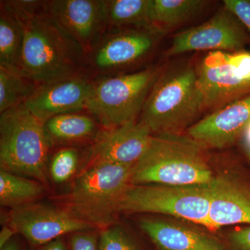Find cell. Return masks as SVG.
<instances>
[{"label":"cell","mask_w":250,"mask_h":250,"mask_svg":"<svg viewBox=\"0 0 250 250\" xmlns=\"http://www.w3.org/2000/svg\"><path fill=\"white\" fill-rule=\"evenodd\" d=\"M215 176L205 148L187 134H155L134 166L131 184L210 185Z\"/></svg>","instance_id":"1"},{"label":"cell","mask_w":250,"mask_h":250,"mask_svg":"<svg viewBox=\"0 0 250 250\" xmlns=\"http://www.w3.org/2000/svg\"><path fill=\"white\" fill-rule=\"evenodd\" d=\"M19 70L39 85L81 75L86 54L48 13L22 24Z\"/></svg>","instance_id":"2"},{"label":"cell","mask_w":250,"mask_h":250,"mask_svg":"<svg viewBox=\"0 0 250 250\" xmlns=\"http://www.w3.org/2000/svg\"><path fill=\"white\" fill-rule=\"evenodd\" d=\"M202 111L196 69H170L161 73L149 91L140 121L153 135L180 134Z\"/></svg>","instance_id":"3"},{"label":"cell","mask_w":250,"mask_h":250,"mask_svg":"<svg viewBox=\"0 0 250 250\" xmlns=\"http://www.w3.org/2000/svg\"><path fill=\"white\" fill-rule=\"evenodd\" d=\"M52 143L45 123L24 104L0 113V167L48 186Z\"/></svg>","instance_id":"4"},{"label":"cell","mask_w":250,"mask_h":250,"mask_svg":"<svg viewBox=\"0 0 250 250\" xmlns=\"http://www.w3.org/2000/svg\"><path fill=\"white\" fill-rule=\"evenodd\" d=\"M134 166L101 164L82 171L62 207L95 228L114 225L122 199L132 185Z\"/></svg>","instance_id":"5"},{"label":"cell","mask_w":250,"mask_h":250,"mask_svg":"<svg viewBox=\"0 0 250 250\" xmlns=\"http://www.w3.org/2000/svg\"><path fill=\"white\" fill-rule=\"evenodd\" d=\"M160 74L149 68L93 82L85 109L103 129L136 122Z\"/></svg>","instance_id":"6"},{"label":"cell","mask_w":250,"mask_h":250,"mask_svg":"<svg viewBox=\"0 0 250 250\" xmlns=\"http://www.w3.org/2000/svg\"><path fill=\"white\" fill-rule=\"evenodd\" d=\"M210 185H131L119 212L167 215L208 228Z\"/></svg>","instance_id":"7"},{"label":"cell","mask_w":250,"mask_h":250,"mask_svg":"<svg viewBox=\"0 0 250 250\" xmlns=\"http://www.w3.org/2000/svg\"><path fill=\"white\" fill-rule=\"evenodd\" d=\"M196 72L203 113H212L250 95V51L209 52Z\"/></svg>","instance_id":"8"},{"label":"cell","mask_w":250,"mask_h":250,"mask_svg":"<svg viewBox=\"0 0 250 250\" xmlns=\"http://www.w3.org/2000/svg\"><path fill=\"white\" fill-rule=\"evenodd\" d=\"M250 43L246 27L224 7L207 22L176 35L166 54L172 57L191 51L238 52Z\"/></svg>","instance_id":"9"},{"label":"cell","mask_w":250,"mask_h":250,"mask_svg":"<svg viewBox=\"0 0 250 250\" xmlns=\"http://www.w3.org/2000/svg\"><path fill=\"white\" fill-rule=\"evenodd\" d=\"M9 226L34 246L47 244L67 233L95 228L65 207L37 203L12 209Z\"/></svg>","instance_id":"10"},{"label":"cell","mask_w":250,"mask_h":250,"mask_svg":"<svg viewBox=\"0 0 250 250\" xmlns=\"http://www.w3.org/2000/svg\"><path fill=\"white\" fill-rule=\"evenodd\" d=\"M47 13L89 55L107 27L103 0H51Z\"/></svg>","instance_id":"11"},{"label":"cell","mask_w":250,"mask_h":250,"mask_svg":"<svg viewBox=\"0 0 250 250\" xmlns=\"http://www.w3.org/2000/svg\"><path fill=\"white\" fill-rule=\"evenodd\" d=\"M152 136L139 121L103 129L91 145L82 171L101 164L135 165L147 150Z\"/></svg>","instance_id":"12"},{"label":"cell","mask_w":250,"mask_h":250,"mask_svg":"<svg viewBox=\"0 0 250 250\" xmlns=\"http://www.w3.org/2000/svg\"><path fill=\"white\" fill-rule=\"evenodd\" d=\"M155 31L147 29L116 31L102 38L90 55L97 71L109 73L137 63L155 47Z\"/></svg>","instance_id":"13"},{"label":"cell","mask_w":250,"mask_h":250,"mask_svg":"<svg viewBox=\"0 0 250 250\" xmlns=\"http://www.w3.org/2000/svg\"><path fill=\"white\" fill-rule=\"evenodd\" d=\"M208 228L250 225V182L234 171L215 174L210 185Z\"/></svg>","instance_id":"14"},{"label":"cell","mask_w":250,"mask_h":250,"mask_svg":"<svg viewBox=\"0 0 250 250\" xmlns=\"http://www.w3.org/2000/svg\"><path fill=\"white\" fill-rule=\"evenodd\" d=\"M250 123V95L229 104L194 123L187 135L206 149H223L243 136Z\"/></svg>","instance_id":"15"},{"label":"cell","mask_w":250,"mask_h":250,"mask_svg":"<svg viewBox=\"0 0 250 250\" xmlns=\"http://www.w3.org/2000/svg\"><path fill=\"white\" fill-rule=\"evenodd\" d=\"M177 220L146 217L139 225L158 250H229L225 241L213 233Z\"/></svg>","instance_id":"16"},{"label":"cell","mask_w":250,"mask_h":250,"mask_svg":"<svg viewBox=\"0 0 250 250\" xmlns=\"http://www.w3.org/2000/svg\"><path fill=\"white\" fill-rule=\"evenodd\" d=\"M93 83L81 75L39 85L24 104L45 123L59 115L85 109Z\"/></svg>","instance_id":"17"},{"label":"cell","mask_w":250,"mask_h":250,"mask_svg":"<svg viewBox=\"0 0 250 250\" xmlns=\"http://www.w3.org/2000/svg\"><path fill=\"white\" fill-rule=\"evenodd\" d=\"M95 120L79 111L63 113L45 122L46 134L52 146L72 147L85 143L92 145L101 131Z\"/></svg>","instance_id":"18"},{"label":"cell","mask_w":250,"mask_h":250,"mask_svg":"<svg viewBox=\"0 0 250 250\" xmlns=\"http://www.w3.org/2000/svg\"><path fill=\"white\" fill-rule=\"evenodd\" d=\"M203 0H152L151 24L159 35L187 22L205 9Z\"/></svg>","instance_id":"19"},{"label":"cell","mask_w":250,"mask_h":250,"mask_svg":"<svg viewBox=\"0 0 250 250\" xmlns=\"http://www.w3.org/2000/svg\"><path fill=\"white\" fill-rule=\"evenodd\" d=\"M45 187L34 179L0 170V204L15 209L35 203L45 194Z\"/></svg>","instance_id":"20"},{"label":"cell","mask_w":250,"mask_h":250,"mask_svg":"<svg viewBox=\"0 0 250 250\" xmlns=\"http://www.w3.org/2000/svg\"><path fill=\"white\" fill-rule=\"evenodd\" d=\"M152 4V0L104 1L105 16L107 27L135 26L137 29L154 31L150 19Z\"/></svg>","instance_id":"21"},{"label":"cell","mask_w":250,"mask_h":250,"mask_svg":"<svg viewBox=\"0 0 250 250\" xmlns=\"http://www.w3.org/2000/svg\"><path fill=\"white\" fill-rule=\"evenodd\" d=\"M39 85L19 70L0 65V113L25 103Z\"/></svg>","instance_id":"22"},{"label":"cell","mask_w":250,"mask_h":250,"mask_svg":"<svg viewBox=\"0 0 250 250\" xmlns=\"http://www.w3.org/2000/svg\"><path fill=\"white\" fill-rule=\"evenodd\" d=\"M23 39L24 30L22 24L1 9L0 65L19 70Z\"/></svg>","instance_id":"23"},{"label":"cell","mask_w":250,"mask_h":250,"mask_svg":"<svg viewBox=\"0 0 250 250\" xmlns=\"http://www.w3.org/2000/svg\"><path fill=\"white\" fill-rule=\"evenodd\" d=\"M80 153L73 147L57 151L49 163V174L57 184H63L73 177L80 165Z\"/></svg>","instance_id":"24"},{"label":"cell","mask_w":250,"mask_h":250,"mask_svg":"<svg viewBox=\"0 0 250 250\" xmlns=\"http://www.w3.org/2000/svg\"><path fill=\"white\" fill-rule=\"evenodd\" d=\"M1 2V9L18 20L21 24L47 11V1L9 0Z\"/></svg>","instance_id":"25"},{"label":"cell","mask_w":250,"mask_h":250,"mask_svg":"<svg viewBox=\"0 0 250 250\" xmlns=\"http://www.w3.org/2000/svg\"><path fill=\"white\" fill-rule=\"evenodd\" d=\"M98 250H141L134 240L118 225L103 229L98 243Z\"/></svg>","instance_id":"26"},{"label":"cell","mask_w":250,"mask_h":250,"mask_svg":"<svg viewBox=\"0 0 250 250\" xmlns=\"http://www.w3.org/2000/svg\"><path fill=\"white\" fill-rule=\"evenodd\" d=\"M229 250H250V225L231 229L225 241Z\"/></svg>","instance_id":"27"},{"label":"cell","mask_w":250,"mask_h":250,"mask_svg":"<svg viewBox=\"0 0 250 250\" xmlns=\"http://www.w3.org/2000/svg\"><path fill=\"white\" fill-rule=\"evenodd\" d=\"M224 5L241 21L250 38V0H225Z\"/></svg>","instance_id":"28"},{"label":"cell","mask_w":250,"mask_h":250,"mask_svg":"<svg viewBox=\"0 0 250 250\" xmlns=\"http://www.w3.org/2000/svg\"><path fill=\"white\" fill-rule=\"evenodd\" d=\"M70 245L71 250H98L97 236L88 231L74 233Z\"/></svg>","instance_id":"29"},{"label":"cell","mask_w":250,"mask_h":250,"mask_svg":"<svg viewBox=\"0 0 250 250\" xmlns=\"http://www.w3.org/2000/svg\"><path fill=\"white\" fill-rule=\"evenodd\" d=\"M14 233H16V231L9 225V226L5 225L3 227L0 232V249L12 240Z\"/></svg>","instance_id":"30"},{"label":"cell","mask_w":250,"mask_h":250,"mask_svg":"<svg viewBox=\"0 0 250 250\" xmlns=\"http://www.w3.org/2000/svg\"><path fill=\"white\" fill-rule=\"evenodd\" d=\"M42 250H67V248L62 238H59L47 243Z\"/></svg>","instance_id":"31"},{"label":"cell","mask_w":250,"mask_h":250,"mask_svg":"<svg viewBox=\"0 0 250 250\" xmlns=\"http://www.w3.org/2000/svg\"><path fill=\"white\" fill-rule=\"evenodd\" d=\"M1 250H21L18 243L14 240H11L6 246L1 248Z\"/></svg>","instance_id":"32"},{"label":"cell","mask_w":250,"mask_h":250,"mask_svg":"<svg viewBox=\"0 0 250 250\" xmlns=\"http://www.w3.org/2000/svg\"><path fill=\"white\" fill-rule=\"evenodd\" d=\"M243 137V139H244L243 143L250 146V123L249 125H248V127H247Z\"/></svg>","instance_id":"33"},{"label":"cell","mask_w":250,"mask_h":250,"mask_svg":"<svg viewBox=\"0 0 250 250\" xmlns=\"http://www.w3.org/2000/svg\"><path fill=\"white\" fill-rule=\"evenodd\" d=\"M243 148H244V151L245 153H246V155L247 156V157H248V160H249L250 162V146L246 144V143H243Z\"/></svg>","instance_id":"34"}]
</instances>
